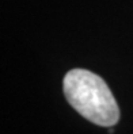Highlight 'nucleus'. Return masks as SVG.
<instances>
[{"label": "nucleus", "mask_w": 133, "mask_h": 134, "mask_svg": "<svg viewBox=\"0 0 133 134\" xmlns=\"http://www.w3.org/2000/svg\"><path fill=\"white\" fill-rule=\"evenodd\" d=\"M65 99L82 116L98 126L111 127L120 119V108L105 80L87 69H72L62 81Z\"/></svg>", "instance_id": "1"}]
</instances>
